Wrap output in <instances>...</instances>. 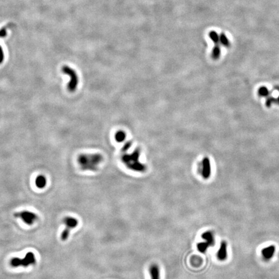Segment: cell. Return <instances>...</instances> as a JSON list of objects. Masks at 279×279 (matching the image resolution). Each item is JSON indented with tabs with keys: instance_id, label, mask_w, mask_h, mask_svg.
<instances>
[{
	"instance_id": "obj_1",
	"label": "cell",
	"mask_w": 279,
	"mask_h": 279,
	"mask_svg": "<svg viewBox=\"0 0 279 279\" xmlns=\"http://www.w3.org/2000/svg\"><path fill=\"white\" fill-rule=\"evenodd\" d=\"M103 162L104 157L99 153L80 154L77 158V162L83 171H97Z\"/></svg>"
},
{
	"instance_id": "obj_2",
	"label": "cell",
	"mask_w": 279,
	"mask_h": 279,
	"mask_svg": "<svg viewBox=\"0 0 279 279\" xmlns=\"http://www.w3.org/2000/svg\"><path fill=\"white\" fill-rule=\"evenodd\" d=\"M141 150L137 148L130 154H124L121 158V162L131 171L137 173H145L147 171V165L140 161Z\"/></svg>"
},
{
	"instance_id": "obj_3",
	"label": "cell",
	"mask_w": 279,
	"mask_h": 279,
	"mask_svg": "<svg viewBox=\"0 0 279 279\" xmlns=\"http://www.w3.org/2000/svg\"><path fill=\"white\" fill-rule=\"evenodd\" d=\"M36 263V259L34 253L28 252L23 259L14 257L10 261V265L13 267H27L29 266L35 265Z\"/></svg>"
},
{
	"instance_id": "obj_4",
	"label": "cell",
	"mask_w": 279,
	"mask_h": 279,
	"mask_svg": "<svg viewBox=\"0 0 279 279\" xmlns=\"http://www.w3.org/2000/svg\"><path fill=\"white\" fill-rule=\"evenodd\" d=\"M62 71L63 74L68 75L70 77V80L67 85V89L71 93L74 92L77 89V87L78 86L79 83L78 75L75 70L67 65L63 66L62 68Z\"/></svg>"
},
{
	"instance_id": "obj_5",
	"label": "cell",
	"mask_w": 279,
	"mask_h": 279,
	"mask_svg": "<svg viewBox=\"0 0 279 279\" xmlns=\"http://www.w3.org/2000/svg\"><path fill=\"white\" fill-rule=\"evenodd\" d=\"M63 223L65 226V228L61 234L60 239L62 241H66L69 237L71 230L76 228L78 225V220L76 218L68 216L63 218Z\"/></svg>"
},
{
	"instance_id": "obj_6",
	"label": "cell",
	"mask_w": 279,
	"mask_h": 279,
	"mask_svg": "<svg viewBox=\"0 0 279 279\" xmlns=\"http://www.w3.org/2000/svg\"><path fill=\"white\" fill-rule=\"evenodd\" d=\"M14 217L17 218L21 219L25 224L28 226H32L39 219V217L36 213L32 211L24 210L17 212L14 214Z\"/></svg>"
},
{
	"instance_id": "obj_7",
	"label": "cell",
	"mask_w": 279,
	"mask_h": 279,
	"mask_svg": "<svg viewBox=\"0 0 279 279\" xmlns=\"http://www.w3.org/2000/svg\"><path fill=\"white\" fill-rule=\"evenodd\" d=\"M211 167L210 160L208 157H204L200 165V174L205 180L208 179L211 176Z\"/></svg>"
},
{
	"instance_id": "obj_8",
	"label": "cell",
	"mask_w": 279,
	"mask_h": 279,
	"mask_svg": "<svg viewBox=\"0 0 279 279\" xmlns=\"http://www.w3.org/2000/svg\"><path fill=\"white\" fill-rule=\"evenodd\" d=\"M149 274L151 279H160V270L157 264H153L149 267Z\"/></svg>"
},
{
	"instance_id": "obj_9",
	"label": "cell",
	"mask_w": 279,
	"mask_h": 279,
	"mask_svg": "<svg viewBox=\"0 0 279 279\" xmlns=\"http://www.w3.org/2000/svg\"><path fill=\"white\" fill-rule=\"evenodd\" d=\"M227 256V244L225 241H223L221 243L220 249L217 253V257L220 260H225Z\"/></svg>"
},
{
	"instance_id": "obj_10",
	"label": "cell",
	"mask_w": 279,
	"mask_h": 279,
	"mask_svg": "<svg viewBox=\"0 0 279 279\" xmlns=\"http://www.w3.org/2000/svg\"><path fill=\"white\" fill-rule=\"evenodd\" d=\"M275 252V247L274 245H270V246L266 247L262 250V256L266 260L271 259L273 256L274 255Z\"/></svg>"
},
{
	"instance_id": "obj_11",
	"label": "cell",
	"mask_w": 279,
	"mask_h": 279,
	"mask_svg": "<svg viewBox=\"0 0 279 279\" xmlns=\"http://www.w3.org/2000/svg\"><path fill=\"white\" fill-rule=\"evenodd\" d=\"M202 239L204 240L206 242H207L210 246H213L215 245V237L213 235V233L211 231H206L204 233H202V236H201Z\"/></svg>"
},
{
	"instance_id": "obj_12",
	"label": "cell",
	"mask_w": 279,
	"mask_h": 279,
	"mask_svg": "<svg viewBox=\"0 0 279 279\" xmlns=\"http://www.w3.org/2000/svg\"><path fill=\"white\" fill-rule=\"evenodd\" d=\"M35 184L36 187L39 189H43L47 185V179L46 177L44 175L40 174L38 175L35 180Z\"/></svg>"
},
{
	"instance_id": "obj_13",
	"label": "cell",
	"mask_w": 279,
	"mask_h": 279,
	"mask_svg": "<svg viewBox=\"0 0 279 279\" xmlns=\"http://www.w3.org/2000/svg\"><path fill=\"white\" fill-rule=\"evenodd\" d=\"M220 54H221V49H220L219 44L215 45L213 50H212L211 58H213L214 60H217L220 58Z\"/></svg>"
},
{
	"instance_id": "obj_14",
	"label": "cell",
	"mask_w": 279,
	"mask_h": 279,
	"mask_svg": "<svg viewBox=\"0 0 279 279\" xmlns=\"http://www.w3.org/2000/svg\"><path fill=\"white\" fill-rule=\"evenodd\" d=\"M126 137H127V135H126V132L124 131L120 130V131H118L116 132L115 137V140L117 142L121 143V142H123L126 140Z\"/></svg>"
},
{
	"instance_id": "obj_15",
	"label": "cell",
	"mask_w": 279,
	"mask_h": 279,
	"mask_svg": "<svg viewBox=\"0 0 279 279\" xmlns=\"http://www.w3.org/2000/svg\"><path fill=\"white\" fill-rule=\"evenodd\" d=\"M258 94L260 97H267L270 96L271 92L265 86H261L258 89Z\"/></svg>"
},
{
	"instance_id": "obj_16",
	"label": "cell",
	"mask_w": 279,
	"mask_h": 279,
	"mask_svg": "<svg viewBox=\"0 0 279 279\" xmlns=\"http://www.w3.org/2000/svg\"><path fill=\"white\" fill-rule=\"evenodd\" d=\"M219 36H220V43L224 47H225L226 48H229L231 46V43H230L229 39L226 36V35L224 34V33H221Z\"/></svg>"
},
{
	"instance_id": "obj_17",
	"label": "cell",
	"mask_w": 279,
	"mask_h": 279,
	"mask_svg": "<svg viewBox=\"0 0 279 279\" xmlns=\"http://www.w3.org/2000/svg\"><path fill=\"white\" fill-rule=\"evenodd\" d=\"M209 247H210V245L205 241L203 242H199L197 244V249H198V251H200L202 253H205L207 251V249Z\"/></svg>"
},
{
	"instance_id": "obj_18",
	"label": "cell",
	"mask_w": 279,
	"mask_h": 279,
	"mask_svg": "<svg viewBox=\"0 0 279 279\" xmlns=\"http://www.w3.org/2000/svg\"><path fill=\"white\" fill-rule=\"evenodd\" d=\"M209 36L210 39L212 40L215 45H218L220 43V36L218 33L214 30L211 31L209 34Z\"/></svg>"
},
{
	"instance_id": "obj_19",
	"label": "cell",
	"mask_w": 279,
	"mask_h": 279,
	"mask_svg": "<svg viewBox=\"0 0 279 279\" xmlns=\"http://www.w3.org/2000/svg\"><path fill=\"white\" fill-rule=\"evenodd\" d=\"M274 104H276V98H275L271 96H267L266 98V106L267 108H270Z\"/></svg>"
},
{
	"instance_id": "obj_20",
	"label": "cell",
	"mask_w": 279,
	"mask_h": 279,
	"mask_svg": "<svg viewBox=\"0 0 279 279\" xmlns=\"http://www.w3.org/2000/svg\"><path fill=\"white\" fill-rule=\"evenodd\" d=\"M132 146V142L131 141H129L127 142H126L124 146H123V148H121V151L124 153H126Z\"/></svg>"
},
{
	"instance_id": "obj_21",
	"label": "cell",
	"mask_w": 279,
	"mask_h": 279,
	"mask_svg": "<svg viewBox=\"0 0 279 279\" xmlns=\"http://www.w3.org/2000/svg\"><path fill=\"white\" fill-rule=\"evenodd\" d=\"M5 59V54L2 47L0 46V64H2Z\"/></svg>"
},
{
	"instance_id": "obj_22",
	"label": "cell",
	"mask_w": 279,
	"mask_h": 279,
	"mask_svg": "<svg viewBox=\"0 0 279 279\" xmlns=\"http://www.w3.org/2000/svg\"><path fill=\"white\" fill-rule=\"evenodd\" d=\"M7 35L6 28H2L0 29V38H5Z\"/></svg>"
},
{
	"instance_id": "obj_23",
	"label": "cell",
	"mask_w": 279,
	"mask_h": 279,
	"mask_svg": "<svg viewBox=\"0 0 279 279\" xmlns=\"http://www.w3.org/2000/svg\"><path fill=\"white\" fill-rule=\"evenodd\" d=\"M275 89H276V90H277V91L279 92V86H276V87H275ZM276 104L279 105V94H278V97H277V98H276Z\"/></svg>"
}]
</instances>
